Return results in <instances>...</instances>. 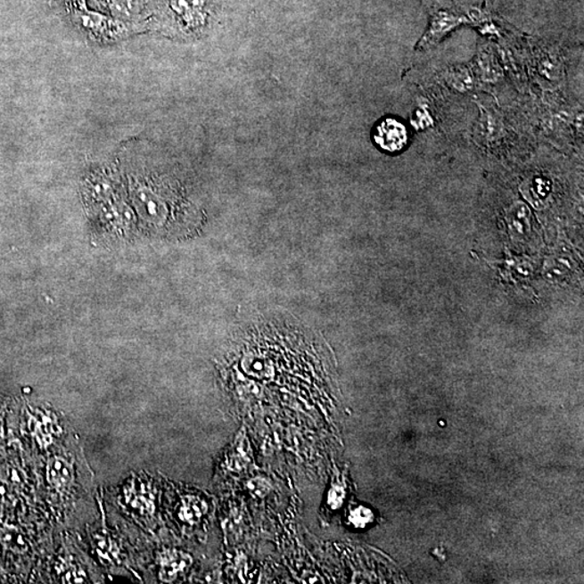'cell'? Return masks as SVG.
Instances as JSON below:
<instances>
[{
	"instance_id": "cell-1",
	"label": "cell",
	"mask_w": 584,
	"mask_h": 584,
	"mask_svg": "<svg viewBox=\"0 0 584 584\" xmlns=\"http://www.w3.org/2000/svg\"><path fill=\"white\" fill-rule=\"evenodd\" d=\"M374 139L381 150L396 153L407 145L408 130L402 121L390 117L375 127Z\"/></svg>"
},
{
	"instance_id": "cell-2",
	"label": "cell",
	"mask_w": 584,
	"mask_h": 584,
	"mask_svg": "<svg viewBox=\"0 0 584 584\" xmlns=\"http://www.w3.org/2000/svg\"><path fill=\"white\" fill-rule=\"evenodd\" d=\"M465 19L448 12H440L432 19L428 33L420 40L418 48L428 49L440 42L451 30L464 23Z\"/></svg>"
},
{
	"instance_id": "cell-3",
	"label": "cell",
	"mask_w": 584,
	"mask_h": 584,
	"mask_svg": "<svg viewBox=\"0 0 584 584\" xmlns=\"http://www.w3.org/2000/svg\"><path fill=\"white\" fill-rule=\"evenodd\" d=\"M49 481L58 489H65L73 480V467L63 458H53L48 467Z\"/></svg>"
},
{
	"instance_id": "cell-4",
	"label": "cell",
	"mask_w": 584,
	"mask_h": 584,
	"mask_svg": "<svg viewBox=\"0 0 584 584\" xmlns=\"http://www.w3.org/2000/svg\"><path fill=\"white\" fill-rule=\"evenodd\" d=\"M450 83L458 90H470L473 87V78L465 68L454 70L450 74Z\"/></svg>"
},
{
	"instance_id": "cell-5",
	"label": "cell",
	"mask_w": 584,
	"mask_h": 584,
	"mask_svg": "<svg viewBox=\"0 0 584 584\" xmlns=\"http://www.w3.org/2000/svg\"><path fill=\"white\" fill-rule=\"evenodd\" d=\"M479 64L482 75H485L487 78L495 79L497 76H499V70L495 66L497 65L495 59H492L490 55L487 53L480 55Z\"/></svg>"
}]
</instances>
